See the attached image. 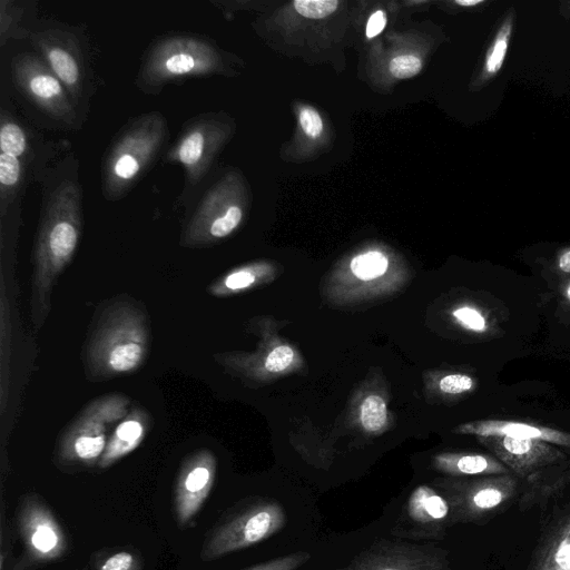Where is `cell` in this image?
<instances>
[{
    "mask_svg": "<svg viewBox=\"0 0 570 570\" xmlns=\"http://www.w3.org/2000/svg\"><path fill=\"white\" fill-rule=\"evenodd\" d=\"M556 265L561 273L570 274V246L558 252Z\"/></svg>",
    "mask_w": 570,
    "mask_h": 570,
    "instance_id": "36",
    "label": "cell"
},
{
    "mask_svg": "<svg viewBox=\"0 0 570 570\" xmlns=\"http://www.w3.org/2000/svg\"><path fill=\"white\" fill-rule=\"evenodd\" d=\"M451 510V523L480 522L505 508L517 495L519 478L512 473L439 482Z\"/></svg>",
    "mask_w": 570,
    "mask_h": 570,
    "instance_id": "10",
    "label": "cell"
},
{
    "mask_svg": "<svg viewBox=\"0 0 570 570\" xmlns=\"http://www.w3.org/2000/svg\"><path fill=\"white\" fill-rule=\"evenodd\" d=\"M230 134L232 126L220 112L202 114L184 124L179 136L164 156L165 163L178 164L184 169L181 198L206 177Z\"/></svg>",
    "mask_w": 570,
    "mask_h": 570,
    "instance_id": "8",
    "label": "cell"
},
{
    "mask_svg": "<svg viewBox=\"0 0 570 570\" xmlns=\"http://www.w3.org/2000/svg\"><path fill=\"white\" fill-rule=\"evenodd\" d=\"M462 434L476 436H510L548 442L559 446L570 448V433L534 423L509 420H482L460 425L455 430Z\"/></svg>",
    "mask_w": 570,
    "mask_h": 570,
    "instance_id": "18",
    "label": "cell"
},
{
    "mask_svg": "<svg viewBox=\"0 0 570 570\" xmlns=\"http://www.w3.org/2000/svg\"><path fill=\"white\" fill-rule=\"evenodd\" d=\"M24 178V164L22 158L0 154V215L4 217L18 204L19 190Z\"/></svg>",
    "mask_w": 570,
    "mask_h": 570,
    "instance_id": "22",
    "label": "cell"
},
{
    "mask_svg": "<svg viewBox=\"0 0 570 570\" xmlns=\"http://www.w3.org/2000/svg\"><path fill=\"white\" fill-rule=\"evenodd\" d=\"M286 523L283 505L273 499H256L222 519L206 535L200 559L216 561L258 544L279 532Z\"/></svg>",
    "mask_w": 570,
    "mask_h": 570,
    "instance_id": "6",
    "label": "cell"
},
{
    "mask_svg": "<svg viewBox=\"0 0 570 570\" xmlns=\"http://www.w3.org/2000/svg\"><path fill=\"white\" fill-rule=\"evenodd\" d=\"M450 525L451 510L446 499L434 488L421 484L409 495L395 532L411 539H439Z\"/></svg>",
    "mask_w": 570,
    "mask_h": 570,
    "instance_id": "15",
    "label": "cell"
},
{
    "mask_svg": "<svg viewBox=\"0 0 570 570\" xmlns=\"http://www.w3.org/2000/svg\"><path fill=\"white\" fill-rule=\"evenodd\" d=\"M435 466L456 476L500 475L511 473L495 456L482 453H446L435 458Z\"/></svg>",
    "mask_w": 570,
    "mask_h": 570,
    "instance_id": "21",
    "label": "cell"
},
{
    "mask_svg": "<svg viewBox=\"0 0 570 570\" xmlns=\"http://www.w3.org/2000/svg\"><path fill=\"white\" fill-rule=\"evenodd\" d=\"M439 386L448 394H461L473 389L474 381L465 374H449L441 379Z\"/></svg>",
    "mask_w": 570,
    "mask_h": 570,
    "instance_id": "34",
    "label": "cell"
},
{
    "mask_svg": "<svg viewBox=\"0 0 570 570\" xmlns=\"http://www.w3.org/2000/svg\"><path fill=\"white\" fill-rule=\"evenodd\" d=\"M217 461L208 449L189 454L181 463L174 487V513L181 529L194 527L216 480Z\"/></svg>",
    "mask_w": 570,
    "mask_h": 570,
    "instance_id": "14",
    "label": "cell"
},
{
    "mask_svg": "<svg viewBox=\"0 0 570 570\" xmlns=\"http://www.w3.org/2000/svg\"><path fill=\"white\" fill-rule=\"evenodd\" d=\"M422 61L414 55H401L394 57L390 63V72L397 79H407L416 76L422 70Z\"/></svg>",
    "mask_w": 570,
    "mask_h": 570,
    "instance_id": "30",
    "label": "cell"
},
{
    "mask_svg": "<svg viewBox=\"0 0 570 570\" xmlns=\"http://www.w3.org/2000/svg\"><path fill=\"white\" fill-rule=\"evenodd\" d=\"M28 39L37 53L63 83L76 107L86 80L85 60L75 33L63 28L30 31Z\"/></svg>",
    "mask_w": 570,
    "mask_h": 570,
    "instance_id": "13",
    "label": "cell"
},
{
    "mask_svg": "<svg viewBox=\"0 0 570 570\" xmlns=\"http://www.w3.org/2000/svg\"><path fill=\"white\" fill-rule=\"evenodd\" d=\"M224 59L214 42L202 35L170 32L155 39L144 52L136 86L159 94L166 85L222 73Z\"/></svg>",
    "mask_w": 570,
    "mask_h": 570,
    "instance_id": "4",
    "label": "cell"
},
{
    "mask_svg": "<svg viewBox=\"0 0 570 570\" xmlns=\"http://www.w3.org/2000/svg\"><path fill=\"white\" fill-rule=\"evenodd\" d=\"M94 570H144V558L132 547L102 548L90 557Z\"/></svg>",
    "mask_w": 570,
    "mask_h": 570,
    "instance_id": "23",
    "label": "cell"
},
{
    "mask_svg": "<svg viewBox=\"0 0 570 570\" xmlns=\"http://www.w3.org/2000/svg\"><path fill=\"white\" fill-rule=\"evenodd\" d=\"M14 521L22 543V554L14 570H32L58 562L67 556V532L40 494L28 492L21 495Z\"/></svg>",
    "mask_w": 570,
    "mask_h": 570,
    "instance_id": "7",
    "label": "cell"
},
{
    "mask_svg": "<svg viewBox=\"0 0 570 570\" xmlns=\"http://www.w3.org/2000/svg\"><path fill=\"white\" fill-rule=\"evenodd\" d=\"M148 346L145 311L130 299H117L101 311L86 344L87 376L108 380L137 371Z\"/></svg>",
    "mask_w": 570,
    "mask_h": 570,
    "instance_id": "2",
    "label": "cell"
},
{
    "mask_svg": "<svg viewBox=\"0 0 570 570\" xmlns=\"http://www.w3.org/2000/svg\"><path fill=\"white\" fill-rule=\"evenodd\" d=\"M559 14L570 22V0H561L558 3Z\"/></svg>",
    "mask_w": 570,
    "mask_h": 570,
    "instance_id": "37",
    "label": "cell"
},
{
    "mask_svg": "<svg viewBox=\"0 0 570 570\" xmlns=\"http://www.w3.org/2000/svg\"><path fill=\"white\" fill-rule=\"evenodd\" d=\"M24 8L21 2L0 0V45L3 47L10 38L20 39L29 36L22 28Z\"/></svg>",
    "mask_w": 570,
    "mask_h": 570,
    "instance_id": "25",
    "label": "cell"
},
{
    "mask_svg": "<svg viewBox=\"0 0 570 570\" xmlns=\"http://www.w3.org/2000/svg\"><path fill=\"white\" fill-rule=\"evenodd\" d=\"M299 124L305 135L309 138H317L323 131V120L320 114L309 106L301 108Z\"/></svg>",
    "mask_w": 570,
    "mask_h": 570,
    "instance_id": "33",
    "label": "cell"
},
{
    "mask_svg": "<svg viewBox=\"0 0 570 570\" xmlns=\"http://www.w3.org/2000/svg\"><path fill=\"white\" fill-rule=\"evenodd\" d=\"M311 554L305 551L288 553L240 570H297L308 562Z\"/></svg>",
    "mask_w": 570,
    "mask_h": 570,
    "instance_id": "28",
    "label": "cell"
},
{
    "mask_svg": "<svg viewBox=\"0 0 570 570\" xmlns=\"http://www.w3.org/2000/svg\"><path fill=\"white\" fill-rule=\"evenodd\" d=\"M129 412V399L119 393L107 394L90 402L65 429L56 451L59 465L97 466L109 431Z\"/></svg>",
    "mask_w": 570,
    "mask_h": 570,
    "instance_id": "5",
    "label": "cell"
},
{
    "mask_svg": "<svg viewBox=\"0 0 570 570\" xmlns=\"http://www.w3.org/2000/svg\"><path fill=\"white\" fill-rule=\"evenodd\" d=\"M293 358V350L289 346L281 345L268 353L264 366L268 372H281L292 363Z\"/></svg>",
    "mask_w": 570,
    "mask_h": 570,
    "instance_id": "32",
    "label": "cell"
},
{
    "mask_svg": "<svg viewBox=\"0 0 570 570\" xmlns=\"http://www.w3.org/2000/svg\"><path fill=\"white\" fill-rule=\"evenodd\" d=\"M11 76L19 92L41 112L68 127L77 124V107L71 96L38 53L13 56Z\"/></svg>",
    "mask_w": 570,
    "mask_h": 570,
    "instance_id": "11",
    "label": "cell"
},
{
    "mask_svg": "<svg viewBox=\"0 0 570 570\" xmlns=\"http://www.w3.org/2000/svg\"><path fill=\"white\" fill-rule=\"evenodd\" d=\"M517 10L510 6L501 16L485 48L482 62L474 78L475 89H482L501 72L515 28Z\"/></svg>",
    "mask_w": 570,
    "mask_h": 570,
    "instance_id": "20",
    "label": "cell"
},
{
    "mask_svg": "<svg viewBox=\"0 0 570 570\" xmlns=\"http://www.w3.org/2000/svg\"><path fill=\"white\" fill-rule=\"evenodd\" d=\"M76 570H88V568H87V567H85V568H82V569H76Z\"/></svg>",
    "mask_w": 570,
    "mask_h": 570,
    "instance_id": "39",
    "label": "cell"
},
{
    "mask_svg": "<svg viewBox=\"0 0 570 570\" xmlns=\"http://www.w3.org/2000/svg\"><path fill=\"white\" fill-rule=\"evenodd\" d=\"M386 24V14L382 10H377L374 13H372L367 20L366 23V37L368 39H372L380 35Z\"/></svg>",
    "mask_w": 570,
    "mask_h": 570,
    "instance_id": "35",
    "label": "cell"
},
{
    "mask_svg": "<svg viewBox=\"0 0 570 570\" xmlns=\"http://www.w3.org/2000/svg\"><path fill=\"white\" fill-rule=\"evenodd\" d=\"M0 151L22 159L30 151L26 129L4 109L0 120Z\"/></svg>",
    "mask_w": 570,
    "mask_h": 570,
    "instance_id": "24",
    "label": "cell"
},
{
    "mask_svg": "<svg viewBox=\"0 0 570 570\" xmlns=\"http://www.w3.org/2000/svg\"><path fill=\"white\" fill-rule=\"evenodd\" d=\"M168 138L165 116L150 111L131 118L115 136L101 163L105 199L119 200L142 178Z\"/></svg>",
    "mask_w": 570,
    "mask_h": 570,
    "instance_id": "3",
    "label": "cell"
},
{
    "mask_svg": "<svg viewBox=\"0 0 570 570\" xmlns=\"http://www.w3.org/2000/svg\"><path fill=\"white\" fill-rule=\"evenodd\" d=\"M387 412L383 399L379 395L367 396L361 406V423L370 432L380 431L386 423Z\"/></svg>",
    "mask_w": 570,
    "mask_h": 570,
    "instance_id": "27",
    "label": "cell"
},
{
    "mask_svg": "<svg viewBox=\"0 0 570 570\" xmlns=\"http://www.w3.org/2000/svg\"><path fill=\"white\" fill-rule=\"evenodd\" d=\"M453 316L459 323L469 330L475 332H484L487 330L488 325L485 317L473 307H459L453 312Z\"/></svg>",
    "mask_w": 570,
    "mask_h": 570,
    "instance_id": "31",
    "label": "cell"
},
{
    "mask_svg": "<svg viewBox=\"0 0 570 570\" xmlns=\"http://www.w3.org/2000/svg\"><path fill=\"white\" fill-rule=\"evenodd\" d=\"M334 570H453L446 550L433 544L380 539Z\"/></svg>",
    "mask_w": 570,
    "mask_h": 570,
    "instance_id": "12",
    "label": "cell"
},
{
    "mask_svg": "<svg viewBox=\"0 0 570 570\" xmlns=\"http://www.w3.org/2000/svg\"><path fill=\"white\" fill-rule=\"evenodd\" d=\"M83 225L82 189L77 178H65L43 197L33 246L31 318L40 328L51 306L58 277L71 262Z\"/></svg>",
    "mask_w": 570,
    "mask_h": 570,
    "instance_id": "1",
    "label": "cell"
},
{
    "mask_svg": "<svg viewBox=\"0 0 570 570\" xmlns=\"http://www.w3.org/2000/svg\"><path fill=\"white\" fill-rule=\"evenodd\" d=\"M387 258L380 252H368L354 257L351 262L353 274L360 279H373L385 273Z\"/></svg>",
    "mask_w": 570,
    "mask_h": 570,
    "instance_id": "26",
    "label": "cell"
},
{
    "mask_svg": "<svg viewBox=\"0 0 570 570\" xmlns=\"http://www.w3.org/2000/svg\"><path fill=\"white\" fill-rule=\"evenodd\" d=\"M562 294L566 301L570 304V279L564 283L562 286Z\"/></svg>",
    "mask_w": 570,
    "mask_h": 570,
    "instance_id": "38",
    "label": "cell"
},
{
    "mask_svg": "<svg viewBox=\"0 0 570 570\" xmlns=\"http://www.w3.org/2000/svg\"><path fill=\"white\" fill-rule=\"evenodd\" d=\"M524 570H570V504L542 528Z\"/></svg>",
    "mask_w": 570,
    "mask_h": 570,
    "instance_id": "17",
    "label": "cell"
},
{
    "mask_svg": "<svg viewBox=\"0 0 570 570\" xmlns=\"http://www.w3.org/2000/svg\"><path fill=\"white\" fill-rule=\"evenodd\" d=\"M478 438L519 479L533 476L539 470L567 458L554 444L543 441L502 435Z\"/></svg>",
    "mask_w": 570,
    "mask_h": 570,
    "instance_id": "16",
    "label": "cell"
},
{
    "mask_svg": "<svg viewBox=\"0 0 570 570\" xmlns=\"http://www.w3.org/2000/svg\"><path fill=\"white\" fill-rule=\"evenodd\" d=\"M337 0H296L295 11L304 18L323 19L334 13L338 7Z\"/></svg>",
    "mask_w": 570,
    "mask_h": 570,
    "instance_id": "29",
    "label": "cell"
},
{
    "mask_svg": "<svg viewBox=\"0 0 570 570\" xmlns=\"http://www.w3.org/2000/svg\"><path fill=\"white\" fill-rule=\"evenodd\" d=\"M240 196L238 177L233 174L222 177L199 202L181 233L180 245L207 247L229 236L243 220Z\"/></svg>",
    "mask_w": 570,
    "mask_h": 570,
    "instance_id": "9",
    "label": "cell"
},
{
    "mask_svg": "<svg viewBox=\"0 0 570 570\" xmlns=\"http://www.w3.org/2000/svg\"><path fill=\"white\" fill-rule=\"evenodd\" d=\"M150 425L149 413L140 406L132 407L112 430L97 468L108 469L135 451L142 443Z\"/></svg>",
    "mask_w": 570,
    "mask_h": 570,
    "instance_id": "19",
    "label": "cell"
}]
</instances>
